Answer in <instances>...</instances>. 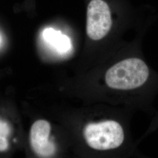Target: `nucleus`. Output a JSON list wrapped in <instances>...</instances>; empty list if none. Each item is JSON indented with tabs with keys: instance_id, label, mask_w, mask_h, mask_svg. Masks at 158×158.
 Returning <instances> with one entry per match:
<instances>
[{
	"instance_id": "1",
	"label": "nucleus",
	"mask_w": 158,
	"mask_h": 158,
	"mask_svg": "<svg viewBox=\"0 0 158 158\" xmlns=\"http://www.w3.org/2000/svg\"><path fill=\"white\" fill-rule=\"evenodd\" d=\"M151 79V69L139 57H130L117 63L105 74V81L108 87L120 90L141 88Z\"/></svg>"
},
{
	"instance_id": "2",
	"label": "nucleus",
	"mask_w": 158,
	"mask_h": 158,
	"mask_svg": "<svg viewBox=\"0 0 158 158\" xmlns=\"http://www.w3.org/2000/svg\"><path fill=\"white\" fill-rule=\"evenodd\" d=\"M83 133L88 146L97 151L116 149L124 141L123 127L114 120L89 123L85 125Z\"/></svg>"
},
{
	"instance_id": "3",
	"label": "nucleus",
	"mask_w": 158,
	"mask_h": 158,
	"mask_svg": "<svg viewBox=\"0 0 158 158\" xmlns=\"http://www.w3.org/2000/svg\"><path fill=\"white\" fill-rule=\"evenodd\" d=\"M115 8L110 0H88L86 7V34L89 40L104 39L113 28Z\"/></svg>"
},
{
	"instance_id": "4",
	"label": "nucleus",
	"mask_w": 158,
	"mask_h": 158,
	"mask_svg": "<svg viewBox=\"0 0 158 158\" xmlns=\"http://www.w3.org/2000/svg\"><path fill=\"white\" fill-rule=\"evenodd\" d=\"M50 123L43 119L35 122L30 131V143L34 152L41 158L52 156L56 152V147L49 140Z\"/></svg>"
},
{
	"instance_id": "5",
	"label": "nucleus",
	"mask_w": 158,
	"mask_h": 158,
	"mask_svg": "<svg viewBox=\"0 0 158 158\" xmlns=\"http://www.w3.org/2000/svg\"><path fill=\"white\" fill-rule=\"evenodd\" d=\"M42 38L48 44L60 53H65L72 48L71 41L68 36L52 28L44 30Z\"/></svg>"
},
{
	"instance_id": "6",
	"label": "nucleus",
	"mask_w": 158,
	"mask_h": 158,
	"mask_svg": "<svg viewBox=\"0 0 158 158\" xmlns=\"http://www.w3.org/2000/svg\"><path fill=\"white\" fill-rule=\"evenodd\" d=\"M11 132V128L8 123L0 119V152L6 151L8 148L7 137Z\"/></svg>"
},
{
	"instance_id": "7",
	"label": "nucleus",
	"mask_w": 158,
	"mask_h": 158,
	"mask_svg": "<svg viewBox=\"0 0 158 158\" xmlns=\"http://www.w3.org/2000/svg\"><path fill=\"white\" fill-rule=\"evenodd\" d=\"M1 38H0V44H1Z\"/></svg>"
}]
</instances>
